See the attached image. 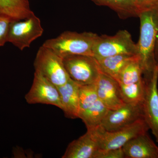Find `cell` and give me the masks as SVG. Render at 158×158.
I'll list each match as a JSON object with an SVG mask.
<instances>
[{
  "label": "cell",
  "instance_id": "cell-1",
  "mask_svg": "<svg viewBox=\"0 0 158 158\" xmlns=\"http://www.w3.org/2000/svg\"><path fill=\"white\" fill-rule=\"evenodd\" d=\"M140 37L138 43V55L143 70L144 78L152 75L157 65L155 50L158 33V10L155 8L140 12Z\"/></svg>",
  "mask_w": 158,
  "mask_h": 158
},
{
  "label": "cell",
  "instance_id": "cell-2",
  "mask_svg": "<svg viewBox=\"0 0 158 158\" xmlns=\"http://www.w3.org/2000/svg\"><path fill=\"white\" fill-rule=\"evenodd\" d=\"M98 35L92 32H63L56 38L47 40L42 45L63 57L73 55L93 56V49Z\"/></svg>",
  "mask_w": 158,
  "mask_h": 158
},
{
  "label": "cell",
  "instance_id": "cell-3",
  "mask_svg": "<svg viewBox=\"0 0 158 158\" xmlns=\"http://www.w3.org/2000/svg\"><path fill=\"white\" fill-rule=\"evenodd\" d=\"M93 53V57L97 59L123 54L138 55V48L129 32L120 30L113 36H98Z\"/></svg>",
  "mask_w": 158,
  "mask_h": 158
},
{
  "label": "cell",
  "instance_id": "cell-4",
  "mask_svg": "<svg viewBox=\"0 0 158 158\" xmlns=\"http://www.w3.org/2000/svg\"><path fill=\"white\" fill-rule=\"evenodd\" d=\"M91 130L96 138L99 149L108 150L122 148L131 139L149 130L144 118L140 119L127 127L108 131L100 126Z\"/></svg>",
  "mask_w": 158,
  "mask_h": 158
},
{
  "label": "cell",
  "instance_id": "cell-5",
  "mask_svg": "<svg viewBox=\"0 0 158 158\" xmlns=\"http://www.w3.org/2000/svg\"><path fill=\"white\" fill-rule=\"evenodd\" d=\"M34 66L35 71L42 75L57 87L64 85L70 79L62 58L43 45L37 51Z\"/></svg>",
  "mask_w": 158,
  "mask_h": 158
},
{
  "label": "cell",
  "instance_id": "cell-6",
  "mask_svg": "<svg viewBox=\"0 0 158 158\" xmlns=\"http://www.w3.org/2000/svg\"><path fill=\"white\" fill-rule=\"evenodd\" d=\"M69 77L80 85L95 84L101 71L97 59L91 56L73 55L62 58Z\"/></svg>",
  "mask_w": 158,
  "mask_h": 158
},
{
  "label": "cell",
  "instance_id": "cell-7",
  "mask_svg": "<svg viewBox=\"0 0 158 158\" xmlns=\"http://www.w3.org/2000/svg\"><path fill=\"white\" fill-rule=\"evenodd\" d=\"M43 32L40 19L34 14L24 19L11 21L7 42L23 51L30 47L34 40L42 36Z\"/></svg>",
  "mask_w": 158,
  "mask_h": 158
},
{
  "label": "cell",
  "instance_id": "cell-8",
  "mask_svg": "<svg viewBox=\"0 0 158 158\" xmlns=\"http://www.w3.org/2000/svg\"><path fill=\"white\" fill-rule=\"evenodd\" d=\"M142 118H144L143 103H126L116 110H110L100 126L108 131H114Z\"/></svg>",
  "mask_w": 158,
  "mask_h": 158
},
{
  "label": "cell",
  "instance_id": "cell-9",
  "mask_svg": "<svg viewBox=\"0 0 158 158\" xmlns=\"http://www.w3.org/2000/svg\"><path fill=\"white\" fill-rule=\"evenodd\" d=\"M30 104L50 105L62 109L58 88L42 75L35 71L31 89L25 97Z\"/></svg>",
  "mask_w": 158,
  "mask_h": 158
},
{
  "label": "cell",
  "instance_id": "cell-10",
  "mask_svg": "<svg viewBox=\"0 0 158 158\" xmlns=\"http://www.w3.org/2000/svg\"><path fill=\"white\" fill-rule=\"evenodd\" d=\"M144 79L146 83L143 102L144 118L158 142V65L151 76Z\"/></svg>",
  "mask_w": 158,
  "mask_h": 158
},
{
  "label": "cell",
  "instance_id": "cell-11",
  "mask_svg": "<svg viewBox=\"0 0 158 158\" xmlns=\"http://www.w3.org/2000/svg\"><path fill=\"white\" fill-rule=\"evenodd\" d=\"M99 99L110 110H116L126 104L122 97L119 83L101 71L95 83Z\"/></svg>",
  "mask_w": 158,
  "mask_h": 158
},
{
  "label": "cell",
  "instance_id": "cell-12",
  "mask_svg": "<svg viewBox=\"0 0 158 158\" xmlns=\"http://www.w3.org/2000/svg\"><path fill=\"white\" fill-rule=\"evenodd\" d=\"M125 157L127 158H158V147L148 132L136 136L123 147Z\"/></svg>",
  "mask_w": 158,
  "mask_h": 158
},
{
  "label": "cell",
  "instance_id": "cell-13",
  "mask_svg": "<svg viewBox=\"0 0 158 158\" xmlns=\"http://www.w3.org/2000/svg\"><path fill=\"white\" fill-rule=\"evenodd\" d=\"M99 149L92 130L87 131L69 144L62 158H94Z\"/></svg>",
  "mask_w": 158,
  "mask_h": 158
},
{
  "label": "cell",
  "instance_id": "cell-14",
  "mask_svg": "<svg viewBox=\"0 0 158 158\" xmlns=\"http://www.w3.org/2000/svg\"><path fill=\"white\" fill-rule=\"evenodd\" d=\"M80 86L70 78L64 85L57 87L62 105L61 110L69 118H79Z\"/></svg>",
  "mask_w": 158,
  "mask_h": 158
},
{
  "label": "cell",
  "instance_id": "cell-15",
  "mask_svg": "<svg viewBox=\"0 0 158 158\" xmlns=\"http://www.w3.org/2000/svg\"><path fill=\"white\" fill-rule=\"evenodd\" d=\"M33 14L28 0H0V15L11 21L24 19Z\"/></svg>",
  "mask_w": 158,
  "mask_h": 158
},
{
  "label": "cell",
  "instance_id": "cell-16",
  "mask_svg": "<svg viewBox=\"0 0 158 158\" xmlns=\"http://www.w3.org/2000/svg\"><path fill=\"white\" fill-rule=\"evenodd\" d=\"M138 57V55L123 54L96 59L101 71L117 81L118 76L125 66Z\"/></svg>",
  "mask_w": 158,
  "mask_h": 158
},
{
  "label": "cell",
  "instance_id": "cell-17",
  "mask_svg": "<svg viewBox=\"0 0 158 158\" xmlns=\"http://www.w3.org/2000/svg\"><path fill=\"white\" fill-rule=\"evenodd\" d=\"M98 6H107L122 19L138 16L140 11L137 0H92Z\"/></svg>",
  "mask_w": 158,
  "mask_h": 158
},
{
  "label": "cell",
  "instance_id": "cell-18",
  "mask_svg": "<svg viewBox=\"0 0 158 158\" xmlns=\"http://www.w3.org/2000/svg\"><path fill=\"white\" fill-rule=\"evenodd\" d=\"M109 111L110 110L98 99L91 106L80 113L79 118L85 123L87 129H93L100 125Z\"/></svg>",
  "mask_w": 158,
  "mask_h": 158
},
{
  "label": "cell",
  "instance_id": "cell-19",
  "mask_svg": "<svg viewBox=\"0 0 158 158\" xmlns=\"http://www.w3.org/2000/svg\"><path fill=\"white\" fill-rule=\"evenodd\" d=\"M122 97L125 103H143L146 91L144 79L130 85H120Z\"/></svg>",
  "mask_w": 158,
  "mask_h": 158
},
{
  "label": "cell",
  "instance_id": "cell-20",
  "mask_svg": "<svg viewBox=\"0 0 158 158\" xmlns=\"http://www.w3.org/2000/svg\"><path fill=\"white\" fill-rule=\"evenodd\" d=\"M143 70L139 57L127 64L118 76V83L120 85H130L140 81L143 79Z\"/></svg>",
  "mask_w": 158,
  "mask_h": 158
},
{
  "label": "cell",
  "instance_id": "cell-21",
  "mask_svg": "<svg viewBox=\"0 0 158 158\" xmlns=\"http://www.w3.org/2000/svg\"><path fill=\"white\" fill-rule=\"evenodd\" d=\"M79 95V114L91 106L99 99L95 84L80 85Z\"/></svg>",
  "mask_w": 158,
  "mask_h": 158
},
{
  "label": "cell",
  "instance_id": "cell-22",
  "mask_svg": "<svg viewBox=\"0 0 158 158\" xmlns=\"http://www.w3.org/2000/svg\"><path fill=\"white\" fill-rule=\"evenodd\" d=\"M125 155L122 148L117 149H98L94 158H124Z\"/></svg>",
  "mask_w": 158,
  "mask_h": 158
},
{
  "label": "cell",
  "instance_id": "cell-23",
  "mask_svg": "<svg viewBox=\"0 0 158 158\" xmlns=\"http://www.w3.org/2000/svg\"><path fill=\"white\" fill-rule=\"evenodd\" d=\"M11 20L0 15V47L3 46L7 42L8 32Z\"/></svg>",
  "mask_w": 158,
  "mask_h": 158
},
{
  "label": "cell",
  "instance_id": "cell-24",
  "mask_svg": "<svg viewBox=\"0 0 158 158\" xmlns=\"http://www.w3.org/2000/svg\"><path fill=\"white\" fill-rule=\"evenodd\" d=\"M137 1L140 12L154 8L158 2V0H137Z\"/></svg>",
  "mask_w": 158,
  "mask_h": 158
},
{
  "label": "cell",
  "instance_id": "cell-25",
  "mask_svg": "<svg viewBox=\"0 0 158 158\" xmlns=\"http://www.w3.org/2000/svg\"><path fill=\"white\" fill-rule=\"evenodd\" d=\"M155 56L157 64L158 65V33L156 41L155 50Z\"/></svg>",
  "mask_w": 158,
  "mask_h": 158
},
{
  "label": "cell",
  "instance_id": "cell-26",
  "mask_svg": "<svg viewBox=\"0 0 158 158\" xmlns=\"http://www.w3.org/2000/svg\"><path fill=\"white\" fill-rule=\"evenodd\" d=\"M155 8V9H157L158 10V2L157 3L156 5V6H155L154 8Z\"/></svg>",
  "mask_w": 158,
  "mask_h": 158
},
{
  "label": "cell",
  "instance_id": "cell-27",
  "mask_svg": "<svg viewBox=\"0 0 158 158\" xmlns=\"http://www.w3.org/2000/svg\"></svg>",
  "mask_w": 158,
  "mask_h": 158
}]
</instances>
